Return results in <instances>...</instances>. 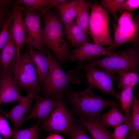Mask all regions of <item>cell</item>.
I'll use <instances>...</instances> for the list:
<instances>
[{"mask_svg":"<svg viewBox=\"0 0 139 139\" xmlns=\"http://www.w3.org/2000/svg\"><path fill=\"white\" fill-rule=\"evenodd\" d=\"M40 14L44 24V46L54 53L61 65L69 60L71 51L65 39L63 23L55 11L46 9Z\"/></svg>","mask_w":139,"mask_h":139,"instance_id":"cell-1","label":"cell"},{"mask_svg":"<svg viewBox=\"0 0 139 139\" xmlns=\"http://www.w3.org/2000/svg\"><path fill=\"white\" fill-rule=\"evenodd\" d=\"M92 89L89 85L85 90L77 92L68 85L65 92L67 99L73 107L74 111L82 118L89 120L98 119L100 112L104 108L115 103L103 99L95 94Z\"/></svg>","mask_w":139,"mask_h":139,"instance_id":"cell-2","label":"cell"},{"mask_svg":"<svg viewBox=\"0 0 139 139\" xmlns=\"http://www.w3.org/2000/svg\"><path fill=\"white\" fill-rule=\"evenodd\" d=\"M49 66L47 76L44 88L41 90L44 97H58L65 93L70 84H80L83 75L79 72L82 68V64L76 70L65 73L56 59L47 49Z\"/></svg>","mask_w":139,"mask_h":139,"instance_id":"cell-3","label":"cell"},{"mask_svg":"<svg viewBox=\"0 0 139 139\" xmlns=\"http://www.w3.org/2000/svg\"><path fill=\"white\" fill-rule=\"evenodd\" d=\"M97 67L114 73L127 71L138 73L139 51L138 47L130 48L116 53L115 55L89 62Z\"/></svg>","mask_w":139,"mask_h":139,"instance_id":"cell-4","label":"cell"},{"mask_svg":"<svg viewBox=\"0 0 139 139\" xmlns=\"http://www.w3.org/2000/svg\"><path fill=\"white\" fill-rule=\"evenodd\" d=\"M139 16L133 18L131 12L125 11L118 19L117 25L109 19L112 25L114 38L112 45L107 48L111 49L126 43H132L138 47L139 43Z\"/></svg>","mask_w":139,"mask_h":139,"instance_id":"cell-5","label":"cell"},{"mask_svg":"<svg viewBox=\"0 0 139 139\" xmlns=\"http://www.w3.org/2000/svg\"><path fill=\"white\" fill-rule=\"evenodd\" d=\"M75 126L71 112L62 95L59 97L57 106L39 129L50 135L62 133L70 135Z\"/></svg>","mask_w":139,"mask_h":139,"instance_id":"cell-6","label":"cell"},{"mask_svg":"<svg viewBox=\"0 0 139 139\" xmlns=\"http://www.w3.org/2000/svg\"><path fill=\"white\" fill-rule=\"evenodd\" d=\"M91 12L89 23L90 34L94 44L110 46L112 44L109 27V13L97 2L90 5Z\"/></svg>","mask_w":139,"mask_h":139,"instance_id":"cell-7","label":"cell"},{"mask_svg":"<svg viewBox=\"0 0 139 139\" xmlns=\"http://www.w3.org/2000/svg\"><path fill=\"white\" fill-rule=\"evenodd\" d=\"M8 71L14 75V80L22 89L27 91L31 89L42 88L39 84L36 68L29 49L21 54L17 66Z\"/></svg>","mask_w":139,"mask_h":139,"instance_id":"cell-8","label":"cell"},{"mask_svg":"<svg viewBox=\"0 0 139 139\" xmlns=\"http://www.w3.org/2000/svg\"><path fill=\"white\" fill-rule=\"evenodd\" d=\"M23 20L25 31V38L23 46H31L41 54H46V48L44 46L43 29L41 27L40 12L32 13L23 10Z\"/></svg>","mask_w":139,"mask_h":139,"instance_id":"cell-9","label":"cell"},{"mask_svg":"<svg viewBox=\"0 0 139 139\" xmlns=\"http://www.w3.org/2000/svg\"><path fill=\"white\" fill-rule=\"evenodd\" d=\"M82 65L89 85L93 89H99L119 99L120 93L116 91L114 87L113 73L98 68L90 62Z\"/></svg>","mask_w":139,"mask_h":139,"instance_id":"cell-10","label":"cell"},{"mask_svg":"<svg viewBox=\"0 0 139 139\" xmlns=\"http://www.w3.org/2000/svg\"><path fill=\"white\" fill-rule=\"evenodd\" d=\"M58 97H41L38 95L35 97L36 103L31 110L26 116L24 117L22 124L29 120L36 119L43 123L48 118L57 105Z\"/></svg>","mask_w":139,"mask_h":139,"instance_id":"cell-11","label":"cell"},{"mask_svg":"<svg viewBox=\"0 0 139 139\" xmlns=\"http://www.w3.org/2000/svg\"><path fill=\"white\" fill-rule=\"evenodd\" d=\"M69 60L82 63L90 62L93 58L99 56H106L115 55L116 53L103 46L86 42L75 49L71 50Z\"/></svg>","mask_w":139,"mask_h":139,"instance_id":"cell-12","label":"cell"},{"mask_svg":"<svg viewBox=\"0 0 139 139\" xmlns=\"http://www.w3.org/2000/svg\"><path fill=\"white\" fill-rule=\"evenodd\" d=\"M40 90L35 88L27 90V94L25 100L5 114L4 117L6 119L10 120L13 124V130L17 129L21 126L24 115L32 109L33 100Z\"/></svg>","mask_w":139,"mask_h":139,"instance_id":"cell-13","label":"cell"},{"mask_svg":"<svg viewBox=\"0 0 139 139\" xmlns=\"http://www.w3.org/2000/svg\"><path fill=\"white\" fill-rule=\"evenodd\" d=\"M1 75L0 105L15 101L20 102L23 101L25 96H22L20 95L17 84L12 77V73L8 71Z\"/></svg>","mask_w":139,"mask_h":139,"instance_id":"cell-14","label":"cell"},{"mask_svg":"<svg viewBox=\"0 0 139 139\" xmlns=\"http://www.w3.org/2000/svg\"><path fill=\"white\" fill-rule=\"evenodd\" d=\"M24 6L19 5L11 23L9 29H10L16 45L17 55L15 63L14 66L17 65L21 54L20 50L23 46L25 38V31L22 19V12Z\"/></svg>","mask_w":139,"mask_h":139,"instance_id":"cell-15","label":"cell"},{"mask_svg":"<svg viewBox=\"0 0 139 139\" xmlns=\"http://www.w3.org/2000/svg\"><path fill=\"white\" fill-rule=\"evenodd\" d=\"M29 50L32 60L36 67L39 83L45 85L47 79L49 64L47 48L46 54L36 52L31 46Z\"/></svg>","mask_w":139,"mask_h":139,"instance_id":"cell-16","label":"cell"},{"mask_svg":"<svg viewBox=\"0 0 139 139\" xmlns=\"http://www.w3.org/2000/svg\"><path fill=\"white\" fill-rule=\"evenodd\" d=\"M8 31L9 39L1 50L0 54V65L3 68L2 75L8 71L12 64L15 63L17 58V50L16 43L9 28Z\"/></svg>","mask_w":139,"mask_h":139,"instance_id":"cell-17","label":"cell"},{"mask_svg":"<svg viewBox=\"0 0 139 139\" xmlns=\"http://www.w3.org/2000/svg\"><path fill=\"white\" fill-rule=\"evenodd\" d=\"M119 104L115 103L110 110L104 114L100 115L97 119L103 126L107 128L111 126H116L122 123H130L131 118L123 115L118 108Z\"/></svg>","mask_w":139,"mask_h":139,"instance_id":"cell-18","label":"cell"},{"mask_svg":"<svg viewBox=\"0 0 139 139\" xmlns=\"http://www.w3.org/2000/svg\"><path fill=\"white\" fill-rule=\"evenodd\" d=\"M82 0H65L55 7L59 15L61 22L64 25L73 21Z\"/></svg>","mask_w":139,"mask_h":139,"instance_id":"cell-19","label":"cell"},{"mask_svg":"<svg viewBox=\"0 0 139 139\" xmlns=\"http://www.w3.org/2000/svg\"><path fill=\"white\" fill-rule=\"evenodd\" d=\"M79 122L80 125L89 132L93 139H112V133L97 119L89 120L82 117Z\"/></svg>","mask_w":139,"mask_h":139,"instance_id":"cell-20","label":"cell"},{"mask_svg":"<svg viewBox=\"0 0 139 139\" xmlns=\"http://www.w3.org/2000/svg\"><path fill=\"white\" fill-rule=\"evenodd\" d=\"M64 31L71 47L76 48L87 42V36L75 22L64 25Z\"/></svg>","mask_w":139,"mask_h":139,"instance_id":"cell-21","label":"cell"},{"mask_svg":"<svg viewBox=\"0 0 139 139\" xmlns=\"http://www.w3.org/2000/svg\"><path fill=\"white\" fill-rule=\"evenodd\" d=\"M90 5L82 0L75 18V22L87 36L90 34L89 23Z\"/></svg>","mask_w":139,"mask_h":139,"instance_id":"cell-22","label":"cell"},{"mask_svg":"<svg viewBox=\"0 0 139 139\" xmlns=\"http://www.w3.org/2000/svg\"><path fill=\"white\" fill-rule=\"evenodd\" d=\"M116 73L119 76L117 87L121 90L128 87L134 88L139 82V76L138 73L127 71H119Z\"/></svg>","mask_w":139,"mask_h":139,"instance_id":"cell-23","label":"cell"},{"mask_svg":"<svg viewBox=\"0 0 139 139\" xmlns=\"http://www.w3.org/2000/svg\"><path fill=\"white\" fill-rule=\"evenodd\" d=\"M125 0H101L99 5L113 16L115 20L118 22L117 15L119 12L121 15L126 11L124 6Z\"/></svg>","mask_w":139,"mask_h":139,"instance_id":"cell-24","label":"cell"},{"mask_svg":"<svg viewBox=\"0 0 139 139\" xmlns=\"http://www.w3.org/2000/svg\"><path fill=\"white\" fill-rule=\"evenodd\" d=\"M50 1V0H17L15 3L24 5V10L28 11L35 13L38 11L41 13L46 9Z\"/></svg>","mask_w":139,"mask_h":139,"instance_id":"cell-25","label":"cell"},{"mask_svg":"<svg viewBox=\"0 0 139 139\" xmlns=\"http://www.w3.org/2000/svg\"><path fill=\"white\" fill-rule=\"evenodd\" d=\"M134 89L132 87H128L122 89L120 93L119 99L125 115L130 118H131V108Z\"/></svg>","mask_w":139,"mask_h":139,"instance_id":"cell-26","label":"cell"},{"mask_svg":"<svg viewBox=\"0 0 139 139\" xmlns=\"http://www.w3.org/2000/svg\"><path fill=\"white\" fill-rule=\"evenodd\" d=\"M39 125V122L37 121L34 125L28 128L13 130L12 139H38L40 130Z\"/></svg>","mask_w":139,"mask_h":139,"instance_id":"cell-27","label":"cell"},{"mask_svg":"<svg viewBox=\"0 0 139 139\" xmlns=\"http://www.w3.org/2000/svg\"><path fill=\"white\" fill-rule=\"evenodd\" d=\"M133 91L131 108L132 110L131 123L132 129L138 135L139 134V100L137 98L136 90Z\"/></svg>","mask_w":139,"mask_h":139,"instance_id":"cell-28","label":"cell"},{"mask_svg":"<svg viewBox=\"0 0 139 139\" xmlns=\"http://www.w3.org/2000/svg\"><path fill=\"white\" fill-rule=\"evenodd\" d=\"M131 129V122L124 123L115 127L114 133L112 134V139H126Z\"/></svg>","mask_w":139,"mask_h":139,"instance_id":"cell-29","label":"cell"},{"mask_svg":"<svg viewBox=\"0 0 139 139\" xmlns=\"http://www.w3.org/2000/svg\"><path fill=\"white\" fill-rule=\"evenodd\" d=\"M18 5L15 8L12 15L8 21L5 24L2 30L0 31V50L7 43L9 37V33L8 31L11 22L15 12Z\"/></svg>","mask_w":139,"mask_h":139,"instance_id":"cell-30","label":"cell"},{"mask_svg":"<svg viewBox=\"0 0 139 139\" xmlns=\"http://www.w3.org/2000/svg\"><path fill=\"white\" fill-rule=\"evenodd\" d=\"M12 133L6 119L0 115V134L4 139H8L12 136Z\"/></svg>","mask_w":139,"mask_h":139,"instance_id":"cell-31","label":"cell"},{"mask_svg":"<svg viewBox=\"0 0 139 139\" xmlns=\"http://www.w3.org/2000/svg\"><path fill=\"white\" fill-rule=\"evenodd\" d=\"M69 136L71 139H93L86 134L84 128L81 125H75Z\"/></svg>","mask_w":139,"mask_h":139,"instance_id":"cell-32","label":"cell"},{"mask_svg":"<svg viewBox=\"0 0 139 139\" xmlns=\"http://www.w3.org/2000/svg\"><path fill=\"white\" fill-rule=\"evenodd\" d=\"M125 10L131 12L139 7V0H125L124 4Z\"/></svg>","mask_w":139,"mask_h":139,"instance_id":"cell-33","label":"cell"},{"mask_svg":"<svg viewBox=\"0 0 139 139\" xmlns=\"http://www.w3.org/2000/svg\"><path fill=\"white\" fill-rule=\"evenodd\" d=\"M65 0H50L49 4L47 7L46 9L49 10V9L53 7L61 2L64 1Z\"/></svg>","mask_w":139,"mask_h":139,"instance_id":"cell-34","label":"cell"},{"mask_svg":"<svg viewBox=\"0 0 139 139\" xmlns=\"http://www.w3.org/2000/svg\"><path fill=\"white\" fill-rule=\"evenodd\" d=\"M138 136L133 130L131 129L128 134L126 139H138Z\"/></svg>","mask_w":139,"mask_h":139,"instance_id":"cell-35","label":"cell"},{"mask_svg":"<svg viewBox=\"0 0 139 139\" xmlns=\"http://www.w3.org/2000/svg\"><path fill=\"white\" fill-rule=\"evenodd\" d=\"M10 18L8 17H0V31L3 29Z\"/></svg>","mask_w":139,"mask_h":139,"instance_id":"cell-36","label":"cell"},{"mask_svg":"<svg viewBox=\"0 0 139 139\" xmlns=\"http://www.w3.org/2000/svg\"><path fill=\"white\" fill-rule=\"evenodd\" d=\"M44 139H64L61 136L57 134L50 135V136Z\"/></svg>","mask_w":139,"mask_h":139,"instance_id":"cell-37","label":"cell"},{"mask_svg":"<svg viewBox=\"0 0 139 139\" xmlns=\"http://www.w3.org/2000/svg\"><path fill=\"white\" fill-rule=\"evenodd\" d=\"M1 79H2V78H1L0 76V85H1Z\"/></svg>","mask_w":139,"mask_h":139,"instance_id":"cell-38","label":"cell"},{"mask_svg":"<svg viewBox=\"0 0 139 139\" xmlns=\"http://www.w3.org/2000/svg\"><path fill=\"white\" fill-rule=\"evenodd\" d=\"M0 139H4L2 138L1 136L0 135Z\"/></svg>","mask_w":139,"mask_h":139,"instance_id":"cell-39","label":"cell"},{"mask_svg":"<svg viewBox=\"0 0 139 139\" xmlns=\"http://www.w3.org/2000/svg\"><path fill=\"white\" fill-rule=\"evenodd\" d=\"M138 139H139V138H138Z\"/></svg>","mask_w":139,"mask_h":139,"instance_id":"cell-40","label":"cell"}]
</instances>
